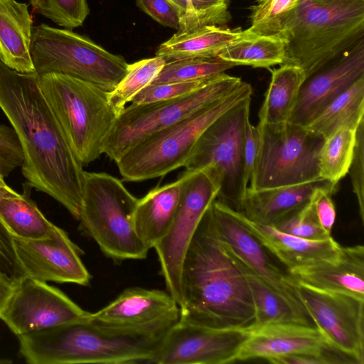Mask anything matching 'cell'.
Instances as JSON below:
<instances>
[{"label": "cell", "instance_id": "obj_50", "mask_svg": "<svg viewBox=\"0 0 364 364\" xmlns=\"http://www.w3.org/2000/svg\"><path fill=\"white\" fill-rule=\"evenodd\" d=\"M12 363L11 360H9L7 358H0V364H9Z\"/></svg>", "mask_w": 364, "mask_h": 364}, {"label": "cell", "instance_id": "obj_48", "mask_svg": "<svg viewBox=\"0 0 364 364\" xmlns=\"http://www.w3.org/2000/svg\"><path fill=\"white\" fill-rule=\"evenodd\" d=\"M19 193L16 192L9 186H0V198L6 197V196H18Z\"/></svg>", "mask_w": 364, "mask_h": 364}, {"label": "cell", "instance_id": "obj_42", "mask_svg": "<svg viewBox=\"0 0 364 364\" xmlns=\"http://www.w3.org/2000/svg\"><path fill=\"white\" fill-rule=\"evenodd\" d=\"M0 274L14 284L25 277L18 260L14 237L0 220Z\"/></svg>", "mask_w": 364, "mask_h": 364}, {"label": "cell", "instance_id": "obj_22", "mask_svg": "<svg viewBox=\"0 0 364 364\" xmlns=\"http://www.w3.org/2000/svg\"><path fill=\"white\" fill-rule=\"evenodd\" d=\"M297 282L315 289L349 294L364 300V247H342L334 261L287 270Z\"/></svg>", "mask_w": 364, "mask_h": 364}, {"label": "cell", "instance_id": "obj_34", "mask_svg": "<svg viewBox=\"0 0 364 364\" xmlns=\"http://www.w3.org/2000/svg\"><path fill=\"white\" fill-rule=\"evenodd\" d=\"M236 65L218 55L196 57L166 62L153 84L183 82L209 77Z\"/></svg>", "mask_w": 364, "mask_h": 364}, {"label": "cell", "instance_id": "obj_2", "mask_svg": "<svg viewBox=\"0 0 364 364\" xmlns=\"http://www.w3.org/2000/svg\"><path fill=\"white\" fill-rule=\"evenodd\" d=\"M210 207L183 261L179 320L250 331L255 319L252 294L239 262L219 237Z\"/></svg>", "mask_w": 364, "mask_h": 364}, {"label": "cell", "instance_id": "obj_12", "mask_svg": "<svg viewBox=\"0 0 364 364\" xmlns=\"http://www.w3.org/2000/svg\"><path fill=\"white\" fill-rule=\"evenodd\" d=\"M177 208L166 235L154 247L167 291L180 306L181 268L187 249L219 188L205 171H184Z\"/></svg>", "mask_w": 364, "mask_h": 364}, {"label": "cell", "instance_id": "obj_51", "mask_svg": "<svg viewBox=\"0 0 364 364\" xmlns=\"http://www.w3.org/2000/svg\"><path fill=\"white\" fill-rule=\"evenodd\" d=\"M0 186H6V183H5L4 178H2L0 176Z\"/></svg>", "mask_w": 364, "mask_h": 364}, {"label": "cell", "instance_id": "obj_37", "mask_svg": "<svg viewBox=\"0 0 364 364\" xmlns=\"http://www.w3.org/2000/svg\"><path fill=\"white\" fill-rule=\"evenodd\" d=\"M35 13L67 29L83 24L90 14L87 0H30Z\"/></svg>", "mask_w": 364, "mask_h": 364}, {"label": "cell", "instance_id": "obj_25", "mask_svg": "<svg viewBox=\"0 0 364 364\" xmlns=\"http://www.w3.org/2000/svg\"><path fill=\"white\" fill-rule=\"evenodd\" d=\"M183 176L174 182L151 189L138 200L134 215L135 232L149 249L166 235L178 203Z\"/></svg>", "mask_w": 364, "mask_h": 364}, {"label": "cell", "instance_id": "obj_32", "mask_svg": "<svg viewBox=\"0 0 364 364\" xmlns=\"http://www.w3.org/2000/svg\"><path fill=\"white\" fill-rule=\"evenodd\" d=\"M357 128L343 126L324 139L318 157L321 178L337 186L348 173L355 143Z\"/></svg>", "mask_w": 364, "mask_h": 364}, {"label": "cell", "instance_id": "obj_7", "mask_svg": "<svg viewBox=\"0 0 364 364\" xmlns=\"http://www.w3.org/2000/svg\"><path fill=\"white\" fill-rule=\"evenodd\" d=\"M138 200L118 178L85 171L79 229L114 261L144 259L149 250L134 225Z\"/></svg>", "mask_w": 364, "mask_h": 364}, {"label": "cell", "instance_id": "obj_5", "mask_svg": "<svg viewBox=\"0 0 364 364\" xmlns=\"http://www.w3.org/2000/svg\"><path fill=\"white\" fill-rule=\"evenodd\" d=\"M252 94L251 85L242 81L225 97L146 136L115 162L122 179L129 182L142 181L184 167L203 132L222 114L251 97Z\"/></svg>", "mask_w": 364, "mask_h": 364}, {"label": "cell", "instance_id": "obj_27", "mask_svg": "<svg viewBox=\"0 0 364 364\" xmlns=\"http://www.w3.org/2000/svg\"><path fill=\"white\" fill-rule=\"evenodd\" d=\"M306 78L304 70L294 65L283 64L272 70L258 114L259 123L276 124L288 122Z\"/></svg>", "mask_w": 364, "mask_h": 364}, {"label": "cell", "instance_id": "obj_33", "mask_svg": "<svg viewBox=\"0 0 364 364\" xmlns=\"http://www.w3.org/2000/svg\"><path fill=\"white\" fill-rule=\"evenodd\" d=\"M166 63L159 56L128 64L125 75L115 88L108 92V100L117 115L141 90L153 82Z\"/></svg>", "mask_w": 364, "mask_h": 364}, {"label": "cell", "instance_id": "obj_44", "mask_svg": "<svg viewBox=\"0 0 364 364\" xmlns=\"http://www.w3.org/2000/svg\"><path fill=\"white\" fill-rule=\"evenodd\" d=\"M336 186L329 182L318 187L311 198L316 215L323 228L328 233L331 232L336 220V209L332 195L336 192Z\"/></svg>", "mask_w": 364, "mask_h": 364}, {"label": "cell", "instance_id": "obj_3", "mask_svg": "<svg viewBox=\"0 0 364 364\" xmlns=\"http://www.w3.org/2000/svg\"><path fill=\"white\" fill-rule=\"evenodd\" d=\"M170 327L119 328L89 316L18 336L19 352L29 364L151 363Z\"/></svg>", "mask_w": 364, "mask_h": 364}, {"label": "cell", "instance_id": "obj_38", "mask_svg": "<svg viewBox=\"0 0 364 364\" xmlns=\"http://www.w3.org/2000/svg\"><path fill=\"white\" fill-rule=\"evenodd\" d=\"M272 226L282 232L309 240H323L331 236L321 226L311 200Z\"/></svg>", "mask_w": 364, "mask_h": 364}, {"label": "cell", "instance_id": "obj_36", "mask_svg": "<svg viewBox=\"0 0 364 364\" xmlns=\"http://www.w3.org/2000/svg\"><path fill=\"white\" fill-rule=\"evenodd\" d=\"M230 19L228 0H188L177 32H188L206 26H226Z\"/></svg>", "mask_w": 364, "mask_h": 364}, {"label": "cell", "instance_id": "obj_20", "mask_svg": "<svg viewBox=\"0 0 364 364\" xmlns=\"http://www.w3.org/2000/svg\"><path fill=\"white\" fill-rule=\"evenodd\" d=\"M250 331L249 337L237 353L236 361L252 359L267 361L292 354L322 355L340 352L328 344L314 326L279 323Z\"/></svg>", "mask_w": 364, "mask_h": 364}, {"label": "cell", "instance_id": "obj_17", "mask_svg": "<svg viewBox=\"0 0 364 364\" xmlns=\"http://www.w3.org/2000/svg\"><path fill=\"white\" fill-rule=\"evenodd\" d=\"M13 237L25 276L45 282L90 284L91 276L81 260V250L63 229L58 228L44 239Z\"/></svg>", "mask_w": 364, "mask_h": 364}, {"label": "cell", "instance_id": "obj_4", "mask_svg": "<svg viewBox=\"0 0 364 364\" xmlns=\"http://www.w3.org/2000/svg\"><path fill=\"white\" fill-rule=\"evenodd\" d=\"M279 35L307 77L364 38V0H298Z\"/></svg>", "mask_w": 364, "mask_h": 364}, {"label": "cell", "instance_id": "obj_21", "mask_svg": "<svg viewBox=\"0 0 364 364\" xmlns=\"http://www.w3.org/2000/svg\"><path fill=\"white\" fill-rule=\"evenodd\" d=\"M238 220L267 250L289 270L295 267L338 259L342 247L331 236L323 240H309L288 234L272 225L250 220L235 210Z\"/></svg>", "mask_w": 364, "mask_h": 364}, {"label": "cell", "instance_id": "obj_47", "mask_svg": "<svg viewBox=\"0 0 364 364\" xmlns=\"http://www.w3.org/2000/svg\"><path fill=\"white\" fill-rule=\"evenodd\" d=\"M16 284L0 274V314L11 296Z\"/></svg>", "mask_w": 364, "mask_h": 364}, {"label": "cell", "instance_id": "obj_23", "mask_svg": "<svg viewBox=\"0 0 364 364\" xmlns=\"http://www.w3.org/2000/svg\"><path fill=\"white\" fill-rule=\"evenodd\" d=\"M327 182L318 179L270 188L252 189L247 187L238 211L250 220L274 225L308 204L315 190Z\"/></svg>", "mask_w": 364, "mask_h": 364}, {"label": "cell", "instance_id": "obj_46", "mask_svg": "<svg viewBox=\"0 0 364 364\" xmlns=\"http://www.w3.org/2000/svg\"><path fill=\"white\" fill-rule=\"evenodd\" d=\"M259 143V132L257 127L252 125L250 119L247 122L244 141V166L246 181L249 184Z\"/></svg>", "mask_w": 364, "mask_h": 364}, {"label": "cell", "instance_id": "obj_24", "mask_svg": "<svg viewBox=\"0 0 364 364\" xmlns=\"http://www.w3.org/2000/svg\"><path fill=\"white\" fill-rule=\"evenodd\" d=\"M32 24L26 4L0 0V60L21 73H36L31 55Z\"/></svg>", "mask_w": 364, "mask_h": 364}, {"label": "cell", "instance_id": "obj_16", "mask_svg": "<svg viewBox=\"0 0 364 364\" xmlns=\"http://www.w3.org/2000/svg\"><path fill=\"white\" fill-rule=\"evenodd\" d=\"M247 329L214 328L178 319L165 334L151 364H225L236 361Z\"/></svg>", "mask_w": 364, "mask_h": 364}, {"label": "cell", "instance_id": "obj_28", "mask_svg": "<svg viewBox=\"0 0 364 364\" xmlns=\"http://www.w3.org/2000/svg\"><path fill=\"white\" fill-rule=\"evenodd\" d=\"M364 119V76L330 102L306 125L323 139L343 126L357 128Z\"/></svg>", "mask_w": 364, "mask_h": 364}, {"label": "cell", "instance_id": "obj_9", "mask_svg": "<svg viewBox=\"0 0 364 364\" xmlns=\"http://www.w3.org/2000/svg\"><path fill=\"white\" fill-rule=\"evenodd\" d=\"M251 97L213 122L196 141L184 166L188 172L205 171L219 188L217 200L239 210L248 187L244 166V141Z\"/></svg>", "mask_w": 364, "mask_h": 364}, {"label": "cell", "instance_id": "obj_31", "mask_svg": "<svg viewBox=\"0 0 364 364\" xmlns=\"http://www.w3.org/2000/svg\"><path fill=\"white\" fill-rule=\"evenodd\" d=\"M239 263L250 289L255 310V322L250 331L279 323L308 325L282 296L259 277Z\"/></svg>", "mask_w": 364, "mask_h": 364}, {"label": "cell", "instance_id": "obj_39", "mask_svg": "<svg viewBox=\"0 0 364 364\" xmlns=\"http://www.w3.org/2000/svg\"><path fill=\"white\" fill-rule=\"evenodd\" d=\"M218 75L190 81L151 83L138 92L130 102L139 105L176 98L198 90L212 81Z\"/></svg>", "mask_w": 364, "mask_h": 364}, {"label": "cell", "instance_id": "obj_35", "mask_svg": "<svg viewBox=\"0 0 364 364\" xmlns=\"http://www.w3.org/2000/svg\"><path fill=\"white\" fill-rule=\"evenodd\" d=\"M298 0H255L250 7V26L257 35H279Z\"/></svg>", "mask_w": 364, "mask_h": 364}, {"label": "cell", "instance_id": "obj_30", "mask_svg": "<svg viewBox=\"0 0 364 364\" xmlns=\"http://www.w3.org/2000/svg\"><path fill=\"white\" fill-rule=\"evenodd\" d=\"M0 220L13 236L26 240L50 237L58 228L26 194L0 198Z\"/></svg>", "mask_w": 364, "mask_h": 364}, {"label": "cell", "instance_id": "obj_41", "mask_svg": "<svg viewBox=\"0 0 364 364\" xmlns=\"http://www.w3.org/2000/svg\"><path fill=\"white\" fill-rule=\"evenodd\" d=\"M353 192L356 196L359 215L364 222V119L356 129L353 159L348 171Z\"/></svg>", "mask_w": 364, "mask_h": 364}, {"label": "cell", "instance_id": "obj_8", "mask_svg": "<svg viewBox=\"0 0 364 364\" xmlns=\"http://www.w3.org/2000/svg\"><path fill=\"white\" fill-rule=\"evenodd\" d=\"M31 55L38 75L72 77L111 92L125 75L128 63L90 38L67 28L42 23L33 28Z\"/></svg>", "mask_w": 364, "mask_h": 364}, {"label": "cell", "instance_id": "obj_43", "mask_svg": "<svg viewBox=\"0 0 364 364\" xmlns=\"http://www.w3.org/2000/svg\"><path fill=\"white\" fill-rule=\"evenodd\" d=\"M136 4L159 24L179 30L181 11L171 0H136Z\"/></svg>", "mask_w": 364, "mask_h": 364}, {"label": "cell", "instance_id": "obj_40", "mask_svg": "<svg viewBox=\"0 0 364 364\" xmlns=\"http://www.w3.org/2000/svg\"><path fill=\"white\" fill-rule=\"evenodd\" d=\"M23 162L24 154L16 131L0 124V176L4 178Z\"/></svg>", "mask_w": 364, "mask_h": 364}, {"label": "cell", "instance_id": "obj_26", "mask_svg": "<svg viewBox=\"0 0 364 364\" xmlns=\"http://www.w3.org/2000/svg\"><path fill=\"white\" fill-rule=\"evenodd\" d=\"M246 30L206 26L188 32H176L161 43L156 55L166 63L189 58L217 56L228 44L242 37Z\"/></svg>", "mask_w": 364, "mask_h": 364}, {"label": "cell", "instance_id": "obj_15", "mask_svg": "<svg viewBox=\"0 0 364 364\" xmlns=\"http://www.w3.org/2000/svg\"><path fill=\"white\" fill-rule=\"evenodd\" d=\"M90 314L59 289L25 276L15 284L0 319L18 336L85 319Z\"/></svg>", "mask_w": 364, "mask_h": 364}, {"label": "cell", "instance_id": "obj_13", "mask_svg": "<svg viewBox=\"0 0 364 364\" xmlns=\"http://www.w3.org/2000/svg\"><path fill=\"white\" fill-rule=\"evenodd\" d=\"M296 293L328 344L351 358L356 364H363L364 300L315 289L299 282Z\"/></svg>", "mask_w": 364, "mask_h": 364}, {"label": "cell", "instance_id": "obj_29", "mask_svg": "<svg viewBox=\"0 0 364 364\" xmlns=\"http://www.w3.org/2000/svg\"><path fill=\"white\" fill-rule=\"evenodd\" d=\"M218 56L237 65L269 68L283 65L286 42L279 35H257L246 29V34L225 46Z\"/></svg>", "mask_w": 364, "mask_h": 364}, {"label": "cell", "instance_id": "obj_1", "mask_svg": "<svg viewBox=\"0 0 364 364\" xmlns=\"http://www.w3.org/2000/svg\"><path fill=\"white\" fill-rule=\"evenodd\" d=\"M0 108L16 131L28 186L62 204L78 220L83 165L41 90L36 73H21L0 60Z\"/></svg>", "mask_w": 364, "mask_h": 364}, {"label": "cell", "instance_id": "obj_49", "mask_svg": "<svg viewBox=\"0 0 364 364\" xmlns=\"http://www.w3.org/2000/svg\"><path fill=\"white\" fill-rule=\"evenodd\" d=\"M180 9L181 11V17L185 13L186 8L188 0H171Z\"/></svg>", "mask_w": 364, "mask_h": 364}, {"label": "cell", "instance_id": "obj_18", "mask_svg": "<svg viewBox=\"0 0 364 364\" xmlns=\"http://www.w3.org/2000/svg\"><path fill=\"white\" fill-rule=\"evenodd\" d=\"M362 76H364V38L305 79L288 122L306 125Z\"/></svg>", "mask_w": 364, "mask_h": 364}, {"label": "cell", "instance_id": "obj_19", "mask_svg": "<svg viewBox=\"0 0 364 364\" xmlns=\"http://www.w3.org/2000/svg\"><path fill=\"white\" fill-rule=\"evenodd\" d=\"M178 304L168 291L132 287L90 318L119 328L140 329L170 327L178 321Z\"/></svg>", "mask_w": 364, "mask_h": 364}, {"label": "cell", "instance_id": "obj_10", "mask_svg": "<svg viewBox=\"0 0 364 364\" xmlns=\"http://www.w3.org/2000/svg\"><path fill=\"white\" fill-rule=\"evenodd\" d=\"M259 143L249 188L292 186L318 179V157L324 139L289 122L258 123Z\"/></svg>", "mask_w": 364, "mask_h": 364}, {"label": "cell", "instance_id": "obj_11", "mask_svg": "<svg viewBox=\"0 0 364 364\" xmlns=\"http://www.w3.org/2000/svg\"><path fill=\"white\" fill-rule=\"evenodd\" d=\"M241 82L240 77L222 73L207 85L187 95L125 107L104 140L103 154L116 162L146 136L225 97Z\"/></svg>", "mask_w": 364, "mask_h": 364}, {"label": "cell", "instance_id": "obj_6", "mask_svg": "<svg viewBox=\"0 0 364 364\" xmlns=\"http://www.w3.org/2000/svg\"><path fill=\"white\" fill-rule=\"evenodd\" d=\"M38 84L82 165L103 154V142L117 114L108 92L91 83L67 75H38Z\"/></svg>", "mask_w": 364, "mask_h": 364}, {"label": "cell", "instance_id": "obj_14", "mask_svg": "<svg viewBox=\"0 0 364 364\" xmlns=\"http://www.w3.org/2000/svg\"><path fill=\"white\" fill-rule=\"evenodd\" d=\"M210 208L218 234L226 248L243 266L282 296L308 325L313 326L298 297L296 280L275 262L273 256L238 220L235 209L217 199Z\"/></svg>", "mask_w": 364, "mask_h": 364}, {"label": "cell", "instance_id": "obj_45", "mask_svg": "<svg viewBox=\"0 0 364 364\" xmlns=\"http://www.w3.org/2000/svg\"><path fill=\"white\" fill-rule=\"evenodd\" d=\"M267 361L276 364H356L351 358L340 352L322 355L292 354L274 358Z\"/></svg>", "mask_w": 364, "mask_h": 364}]
</instances>
